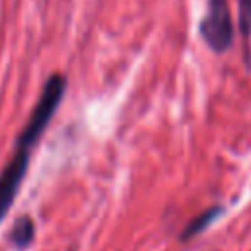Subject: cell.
<instances>
[{
	"mask_svg": "<svg viewBox=\"0 0 251 251\" xmlns=\"http://www.w3.org/2000/svg\"><path fill=\"white\" fill-rule=\"evenodd\" d=\"M65 88H67V80L63 75L55 73L47 78L24 129L18 137L16 151H14L12 159L6 163L4 171L0 173V222L4 220L6 212L10 210V206L16 200V194H18L22 180L25 176V171H27L31 147L41 139L47 124L55 116V112L63 100Z\"/></svg>",
	"mask_w": 251,
	"mask_h": 251,
	"instance_id": "obj_1",
	"label": "cell"
},
{
	"mask_svg": "<svg viewBox=\"0 0 251 251\" xmlns=\"http://www.w3.org/2000/svg\"><path fill=\"white\" fill-rule=\"evenodd\" d=\"M198 31L206 41V45L216 53H224L231 45L233 22H231L227 0H208Z\"/></svg>",
	"mask_w": 251,
	"mask_h": 251,
	"instance_id": "obj_2",
	"label": "cell"
},
{
	"mask_svg": "<svg viewBox=\"0 0 251 251\" xmlns=\"http://www.w3.org/2000/svg\"><path fill=\"white\" fill-rule=\"evenodd\" d=\"M33 237H35V226H33L29 216L18 218L14 222V226H12V229H10V235H8L10 243L16 249H25L33 241Z\"/></svg>",
	"mask_w": 251,
	"mask_h": 251,
	"instance_id": "obj_3",
	"label": "cell"
},
{
	"mask_svg": "<svg viewBox=\"0 0 251 251\" xmlns=\"http://www.w3.org/2000/svg\"><path fill=\"white\" fill-rule=\"evenodd\" d=\"M220 212H222V208L220 206H216V208H208V210H204L202 214H198L196 218H192L190 222H188V226L184 227V231H182V239L186 241V239H190V237H194V235H198V233H202L218 216H220Z\"/></svg>",
	"mask_w": 251,
	"mask_h": 251,
	"instance_id": "obj_4",
	"label": "cell"
},
{
	"mask_svg": "<svg viewBox=\"0 0 251 251\" xmlns=\"http://www.w3.org/2000/svg\"><path fill=\"white\" fill-rule=\"evenodd\" d=\"M239 31L247 41L251 35V0H239Z\"/></svg>",
	"mask_w": 251,
	"mask_h": 251,
	"instance_id": "obj_5",
	"label": "cell"
},
{
	"mask_svg": "<svg viewBox=\"0 0 251 251\" xmlns=\"http://www.w3.org/2000/svg\"><path fill=\"white\" fill-rule=\"evenodd\" d=\"M71 251H75V249H71Z\"/></svg>",
	"mask_w": 251,
	"mask_h": 251,
	"instance_id": "obj_6",
	"label": "cell"
}]
</instances>
